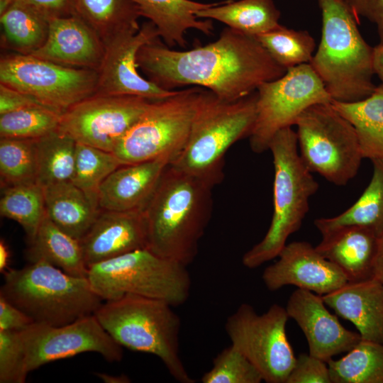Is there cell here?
<instances>
[{
  "label": "cell",
  "instance_id": "obj_35",
  "mask_svg": "<svg viewBox=\"0 0 383 383\" xmlns=\"http://www.w3.org/2000/svg\"><path fill=\"white\" fill-rule=\"evenodd\" d=\"M123 165L112 152L77 143L72 182L98 206L101 185L118 167Z\"/></svg>",
  "mask_w": 383,
  "mask_h": 383
},
{
  "label": "cell",
  "instance_id": "obj_37",
  "mask_svg": "<svg viewBox=\"0 0 383 383\" xmlns=\"http://www.w3.org/2000/svg\"><path fill=\"white\" fill-rule=\"evenodd\" d=\"M255 38L274 60L286 70L309 63L316 48L313 38L306 30H296L280 24Z\"/></svg>",
  "mask_w": 383,
  "mask_h": 383
},
{
  "label": "cell",
  "instance_id": "obj_24",
  "mask_svg": "<svg viewBox=\"0 0 383 383\" xmlns=\"http://www.w3.org/2000/svg\"><path fill=\"white\" fill-rule=\"evenodd\" d=\"M138 7L141 16L156 26L159 36L170 48L187 45L186 32L195 29L211 35L213 27L211 20L199 18L196 13L218 4L192 0H132Z\"/></svg>",
  "mask_w": 383,
  "mask_h": 383
},
{
  "label": "cell",
  "instance_id": "obj_31",
  "mask_svg": "<svg viewBox=\"0 0 383 383\" xmlns=\"http://www.w3.org/2000/svg\"><path fill=\"white\" fill-rule=\"evenodd\" d=\"M74 15L106 44L126 31H138L141 14L132 0H74Z\"/></svg>",
  "mask_w": 383,
  "mask_h": 383
},
{
  "label": "cell",
  "instance_id": "obj_30",
  "mask_svg": "<svg viewBox=\"0 0 383 383\" xmlns=\"http://www.w3.org/2000/svg\"><path fill=\"white\" fill-rule=\"evenodd\" d=\"M1 44L18 53L30 55L46 41L50 20L26 0H15L0 13Z\"/></svg>",
  "mask_w": 383,
  "mask_h": 383
},
{
  "label": "cell",
  "instance_id": "obj_33",
  "mask_svg": "<svg viewBox=\"0 0 383 383\" xmlns=\"http://www.w3.org/2000/svg\"><path fill=\"white\" fill-rule=\"evenodd\" d=\"M77 142L55 131L36 140L37 183L43 188L72 181L75 165Z\"/></svg>",
  "mask_w": 383,
  "mask_h": 383
},
{
  "label": "cell",
  "instance_id": "obj_45",
  "mask_svg": "<svg viewBox=\"0 0 383 383\" xmlns=\"http://www.w3.org/2000/svg\"><path fill=\"white\" fill-rule=\"evenodd\" d=\"M49 20L74 15V0H26Z\"/></svg>",
  "mask_w": 383,
  "mask_h": 383
},
{
  "label": "cell",
  "instance_id": "obj_11",
  "mask_svg": "<svg viewBox=\"0 0 383 383\" xmlns=\"http://www.w3.org/2000/svg\"><path fill=\"white\" fill-rule=\"evenodd\" d=\"M289 318L286 308L277 304L261 315L252 306L242 304L225 323L231 345L267 383H286L296 362L286 333Z\"/></svg>",
  "mask_w": 383,
  "mask_h": 383
},
{
  "label": "cell",
  "instance_id": "obj_9",
  "mask_svg": "<svg viewBox=\"0 0 383 383\" xmlns=\"http://www.w3.org/2000/svg\"><path fill=\"white\" fill-rule=\"evenodd\" d=\"M204 89H181L170 97L151 101L113 152L123 165L162 156L174 160L187 143Z\"/></svg>",
  "mask_w": 383,
  "mask_h": 383
},
{
  "label": "cell",
  "instance_id": "obj_34",
  "mask_svg": "<svg viewBox=\"0 0 383 383\" xmlns=\"http://www.w3.org/2000/svg\"><path fill=\"white\" fill-rule=\"evenodd\" d=\"M0 213L19 223L31 240L46 216L43 188L36 182L4 188Z\"/></svg>",
  "mask_w": 383,
  "mask_h": 383
},
{
  "label": "cell",
  "instance_id": "obj_40",
  "mask_svg": "<svg viewBox=\"0 0 383 383\" xmlns=\"http://www.w3.org/2000/svg\"><path fill=\"white\" fill-rule=\"evenodd\" d=\"M27 375L20 331L0 330V382L23 383Z\"/></svg>",
  "mask_w": 383,
  "mask_h": 383
},
{
  "label": "cell",
  "instance_id": "obj_41",
  "mask_svg": "<svg viewBox=\"0 0 383 383\" xmlns=\"http://www.w3.org/2000/svg\"><path fill=\"white\" fill-rule=\"evenodd\" d=\"M286 383H331L327 362L302 353L296 358Z\"/></svg>",
  "mask_w": 383,
  "mask_h": 383
},
{
  "label": "cell",
  "instance_id": "obj_16",
  "mask_svg": "<svg viewBox=\"0 0 383 383\" xmlns=\"http://www.w3.org/2000/svg\"><path fill=\"white\" fill-rule=\"evenodd\" d=\"M159 33L151 21L138 31L122 33L105 44V52L97 71L96 94L136 96L157 101L175 94L178 90L164 89L142 77L136 57L140 48L157 38Z\"/></svg>",
  "mask_w": 383,
  "mask_h": 383
},
{
  "label": "cell",
  "instance_id": "obj_2",
  "mask_svg": "<svg viewBox=\"0 0 383 383\" xmlns=\"http://www.w3.org/2000/svg\"><path fill=\"white\" fill-rule=\"evenodd\" d=\"M213 188L170 164L143 209L147 248L187 267L191 264L211 216Z\"/></svg>",
  "mask_w": 383,
  "mask_h": 383
},
{
  "label": "cell",
  "instance_id": "obj_38",
  "mask_svg": "<svg viewBox=\"0 0 383 383\" xmlns=\"http://www.w3.org/2000/svg\"><path fill=\"white\" fill-rule=\"evenodd\" d=\"M61 113L43 105L0 115V137L38 139L55 131Z\"/></svg>",
  "mask_w": 383,
  "mask_h": 383
},
{
  "label": "cell",
  "instance_id": "obj_36",
  "mask_svg": "<svg viewBox=\"0 0 383 383\" xmlns=\"http://www.w3.org/2000/svg\"><path fill=\"white\" fill-rule=\"evenodd\" d=\"M36 140L1 138V188L37 182Z\"/></svg>",
  "mask_w": 383,
  "mask_h": 383
},
{
  "label": "cell",
  "instance_id": "obj_14",
  "mask_svg": "<svg viewBox=\"0 0 383 383\" xmlns=\"http://www.w3.org/2000/svg\"><path fill=\"white\" fill-rule=\"evenodd\" d=\"M151 101L136 96L94 94L63 112L56 131L77 143L113 152Z\"/></svg>",
  "mask_w": 383,
  "mask_h": 383
},
{
  "label": "cell",
  "instance_id": "obj_6",
  "mask_svg": "<svg viewBox=\"0 0 383 383\" xmlns=\"http://www.w3.org/2000/svg\"><path fill=\"white\" fill-rule=\"evenodd\" d=\"M168 303L134 294L105 301L94 313L121 346L152 354L181 383L195 381L179 355L181 319Z\"/></svg>",
  "mask_w": 383,
  "mask_h": 383
},
{
  "label": "cell",
  "instance_id": "obj_17",
  "mask_svg": "<svg viewBox=\"0 0 383 383\" xmlns=\"http://www.w3.org/2000/svg\"><path fill=\"white\" fill-rule=\"evenodd\" d=\"M278 257L277 262L265 269L262 276L270 291L294 285L323 296L348 282L341 270L308 242L286 244Z\"/></svg>",
  "mask_w": 383,
  "mask_h": 383
},
{
  "label": "cell",
  "instance_id": "obj_3",
  "mask_svg": "<svg viewBox=\"0 0 383 383\" xmlns=\"http://www.w3.org/2000/svg\"><path fill=\"white\" fill-rule=\"evenodd\" d=\"M322 30L309 64L333 100L352 102L369 96L372 81L373 48L361 35L356 18L343 0H318Z\"/></svg>",
  "mask_w": 383,
  "mask_h": 383
},
{
  "label": "cell",
  "instance_id": "obj_49",
  "mask_svg": "<svg viewBox=\"0 0 383 383\" xmlns=\"http://www.w3.org/2000/svg\"><path fill=\"white\" fill-rule=\"evenodd\" d=\"M96 375L106 383H128L131 382L130 378L126 374L112 375L105 373H98Z\"/></svg>",
  "mask_w": 383,
  "mask_h": 383
},
{
  "label": "cell",
  "instance_id": "obj_25",
  "mask_svg": "<svg viewBox=\"0 0 383 383\" xmlns=\"http://www.w3.org/2000/svg\"><path fill=\"white\" fill-rule=\"evenodd\" d=\"M46 214L62 231L80 240L99 209L72 181L43 187Z\"/></svg>",
  "mask_w": 383,
  "mask_h": 383
},
{
  "label": "cell",
  "instance_id": "obj_21",
  "mask_svg": "<svg viewBox=\"0 0 383 383\" xmlns=\"http://www.w3.org/2000/svg\"><path fill=\"white\" fill-rule=\"evenodd\" d=\"M171 161L170 156H162L120 166L101 185L99 209L116 211L143 210Z\"/></svg>",
  "mask_w": 383,
  "mask_h": 383
},
{
  "label": "cell",
  "instance_id": "obj_47",
  "mask_svg": "<svg viewBox=\"0 0 383 383\" xmlns=\"http://www.w3.org/2000/svg\"><path fill=\"white\" fill-rule=\"evenodd\" d=\"M374 277L383 283V233L379 240L378 250L374 264Z\"/></svg>",
  "mask_w": 383,
  "mask_h": 383
},
{
  "label": "cell",
  "instance_id": "obj_23",
  "mask_svg": "<svg viewBox=\"0 0 383 383\" xmlns=\"http://www.w3.org/2000/svg\"><path fill=\"white\" fill-rule=\"evenodd\" d=\"M379 238L368 227L348 226L322 236L316 249L341 270L348 282H358L374 277Z\"/></svg>",
  "mask_w": 383,
  "mask_h": 383
},
{
  "label": "cell",
  "instance_id": "obj_20",
  "mask_svg": "<svg viewBox=\"0 0 383 383\" xmlns=\"http://www.w3.org/2000/svg\"><path fill=\"white\" fill-rule=\"evenodd\" d=\"M105 44L95 31L77 16L50 20L45 43L30 54L64 66L98 71Z\"/></svg>",
  "mask_w": 383,
  "mask_h": 383
},
{
  "label": "cell",
  "instance_id": "obj_44",
  "mask_svg": "<svg viewBox=\"0 0 383 383\" xmlns=\"http://www.w3.org/2000/svg\"><path fill=\"white\" fill-rule=\"evenodd\" d=\"M38 105L42 104L33 97L0 84V115Z\"/></svg>",
  "mask_w": 383,
  "mask_h": 383
},
{
  "label": "cell",
  "instance_id": "obj_43",
  "mask_svg": "<svg viewBox=\"0 0 383 383\" xmlns=\"http://www.w3.org/2000/svg\"><path fill=\"white\" fill-rule=\"evenodd\" d=\"M17 306L0 296V330L21 331L33 323Z\"/></svg>",
  "mask_w": 383,
  "mask_h": 383
},
{
  "label": "cell",
  "instance_id": "obj_1",
  "mask_svg": "<svg viewBox=\"0 0 383 383\" xmlns=\"http://www.w3.org/2000/svg\"><path fill=\"white\" fill-rule=\"evenodd\" d=\"M136 62L148 80L164 89L199 87L225 101L245 98L287 71L255 37L229 27L215 41L183 51L159 38L140 48Z\"/></svg>",
  "mask_w": 383,
  "mask_h": 383
},
{
  "label": "cell",
  "instance_id": "obj_39",
  "mask_svg": "<svg viewBox=\"0 0 383 383\" xmlns=\"http://www.w3.org/2000/svg\"><path fill=\"white\" fill-rule=\"evenodd\" d=\"M203 383H260L256 367L231 344L213 359L212 367L201 378Z\"/></svg>",
  "mask_w": 383,
  "mask_h": 383
},
{
  "label": "cell",
  "instance_id": "obj_7",
  "mask_svg": "<svg viewBox=\"0 0 383 383\" xmlns=\"http://www.w3.org/2000/svg\"><path fill=\"white\" fill-rule=\"evenodd\" d=\"M273 157V213L264 238L242 257L243 265L256 268L278 257L288 237L296 232L309 211V198L318 184L298 151L297 135L292 127L279 131L269 146Z\"/></svg>",
  "mask_w": 383,
  "mask_h": 383
},
{
  "label": "cell",
  "instance_id": "obj_29",
  "mask_svg": "<svg viewBox=\"0 0 383 383\" xmlns=\"http://www.w3.org/2000/svg\"><path fill=\"white\" fill-rule=\"evenodd\" d=\"M371 180L360 198L338 216L319 218L314 225L321 235L348 226H362L372 229L378 235L383 233V160H371Z\"/></svg>",
  "mask_w": 383,
  "mask_h": 383
},
{
  "label": "cell",
  "instance_id": "obj_22",
  "mask_svg": "<svg viewBox=\"0 0 383 383\" xmlns=\"http://www.w3.org/2000/svg\"><path fill=\"white\" fill-rule=\"evenodd\" d=\"M326 306L350 321L361 339L383 344V283L373 277L348 282L321 296Z\"/></svg>",
  "mask_w": 383,
  "mask_h": 383
},
{
  "label": "cell",
  "instance_id": "obj_8",
  "mask_svg": "<svg viewBox=\"0 0 383 383\" xmlns=\"http://www.w3.org/2000/svg\"><path fill=\"white\" fill-rule=\"evenodd\" d=\"M87 278L104 301L134 294L159 299L172 306L187 301L192 286L187 266L148 248L92 265Z\"/></svg>",
  "mask_w": 383,
  "mask_h": 383
},
{
  "label": "cell",
  "instance_id": "obj_27",
  "mask_svg": "<svg viewBox=\"0 0 383 383\" xmlns=\"http://www.w3.org/2000/svg\"><path fill=\"white\" fill-rule=\"evenodd\" d=\"M196 16L220 21L231 28L257 37L279 25L280 12L273 0H227L200 10Z\"/></svg>",
  "mask_w": 383,
  "mask_h": 383
},
{
  "label": "cell",
  "instance_id": "obj_13",
  "mask_svg": "<svg viewBox=\"0 0 383 383\" xmlns=\"http://www.w3.org/2000/svg\"><path fill=\"white\" fill-rule=\"evenodd\" d=\"M97 72L59 65L31 55L1 57L0 84L61 113L96 91Z\"/></svg>",
  "mask_w": 383,
  "mask_h": 383
},
{
  "label": "cell",
  "instance_id": "obj_12",
  "mask_svg": "<svg viewBox=\"0 0 383 383\" xmlns=\"http://www.w3.org/2000/svg\"><path fill=\"white\" fill-rule=\"evenodd\" d=\"M256 94L257 116L249 136L255 153L268 150L276 133L294 125L306 109L333 100L309 63L289 68L280 77L262 83Z\"/></svg>",
  "mask_w": 383,
  "mask_h": 383
},
{
  "label": "cell",
  "instance_id": "obj_5",
  "mask_svg": "<svg viewBox=\"0 0 383 383\" xmlns=\"http://www.w3.org/2000/svg\"><path fill=\"white\" fill-rule=\"evenodd\" d=\"M256 116V91L225 101L204 89L187 143L170 165L214 187L224 177L226 152L235 142L250 136Z\"/></svg>",
  "mask_w": 383,
  "mask_h": 383
},
{
  "label": "cell",
  "instance_id": "obj_46",
  "mask_svg": "<svg viewBox=\"0 0 383 383\" xmlns=\"http://www.w3.org/2000/svg\"><path fill=\"white\" fill-rule=\"evenodd\" d=\"M373 70L383 85V43L373 48Z\"/></svg>",
  "mask_w": 383,
  "mask_h": 383
},
{
  "label": "cell",
  "instance_id": "obj_26",
  "mask_svg": "<svg viewBox=\"0 0 383 383\" xmlns=\"http://www.w3.org/2000/svg\"><path fill=\"white\" fill-rule=\"evenodd\" d=\"M26 257L29 262L44 261L74 277L88 275L80 241L60 229L47 214L28 241Z\"/></svg>",
  "mask_w": 383,
  "mask_h": 383
},
{
  "label": "cell",
  "instance_id": "obj_32",
  "mask_svg": "<svg viewBox=\"0 0 383 383\" xmlns=\"http://www.w3.org/2000/svg\"><path fill=\"white\" fill-rule=\"evenodd\" d=\"M327 365L331 383H383V344L361 339L345 356Z\"/></svg>",
  "mask_w": 383,
  "mask_h": 383
},
{
  "label": "cell",
  "instance_id": "obj_4",
  "mask_svg": "<svg viewBox=\"0 0 383 383\" xmlns=\"http://www.w3.org/2000/svg\"><path fill=\"white\" fill-rule=\"evenodd\" d=\"M4 275L0 296L35 323L66 325L94 314L103 304L87 277L70 275L44 261L9 269Z\"/></svg>",
  "mask_w": 383,
  "mask_h": 383
},
{
  "label": "cell",
  "instance_id": "obj_28",
  "mask_svg": "<svg viewBox=\"0 0 383 383\" xmlns=\"http://www.w3.org/2000/svg\"><path fill=\"white\" fill-rule=\"evenodd\" d=\"M331 105L353 126L362 157L383 160V85L362 100Z\"/></svg>",
  "mask_w": 383,
  "mask_h": 383
},
{
  "label": "cell",
  "instance_id": "obj_48",
  "mask_svg": "<svg viewBox=\"0 0 383 383\" xmlns=\"http://www.w3.org/2000/svg\"><path fill=\"white\" fill-rule=\"evenodd\" d=\"M10 259V252L5 241L1 239L0 241V272L4 273L9 270Z\"/></svg>",
  "mask_w": 383,
  "mask_h": 383
},
{
  "label": "cell",
  "instance_id": "obj_50",
  "mask_svg": "<svg viewBox=\"0 0 383 383\" xmlns=\"http://www.w3.org/2000/svg\"><path fill=\"white\" fill-rule=\"evenodd\" d=\"M15 0H0V13H3Z\"/></svg>",
  "mask_w": 383,
  "mask_h": 383
},
{
  "label": "cell",
  "instance_id": "obj_18",
  "mask_svg": "<svg viewBox=\"0 0 383 383\" xmlns=\"http://www.w3.org/2000/svg\"><path fill=\"white\" fill-rule=\"evenodd\" d=\"M285 308L289 317L303 331L309 354L326 362L336 355L348 352L361 340L359 333L345 328L327 309L322 296L314 292L295 290Z\"/></svg>",
  "mask_w": 383,
  "mask_h": 383
},
{
  "label": "cell",
  "instance_id": "obj_15",
  "mask_svg": "<svg viewBox=\"0 0 383 383\" xmlns=\"http://www.w3.org/2000/svg\"><path fill=\"white\" fill-rule=\"evenodd\" d=\"M27 374L47 363L87 352L109 362L123 358V350L106 331L95 314L60 326L33 323L20 331Z\"/></svg>",
  "mask_w": 383,
  "mask_h": 383
},
{
  "label": "cell",
  "instance_id": "obj_10",
  "mask_svg": "<svg viewBox=\"0 0 383 383\" xmlns=\"http://www.w3.org/2000/svg\"><path fill=\"white\" fill-rule=\"evenodd\" d=\"M294 125L299 155L309 171L337 186L357 175L363 157L355 131L331 103L309 107Z\"/></svg>",
  "mask_w": 383,
  "mask_h": 383
},
{
  "label": "cell",
  "instance_id": "obj_19",
  "mask_svg": "<svg viewBox=\"0 0 383 383\" xmlns=\"http://www.w3.org/2000/svg\"><path fill=\"white\" fill-rule=\"evenodd\" d=\"M79 241L88 268L123 254L147 248L144 211L100 209L93 224Z\"/></svg>",
  "mask_w": 383,
  "mask_h": 383
},
{
  "label": "cell",
  "instance_id": "obj_42",
  "mask_svg": "<svg viewBox=\"0 0 383 383\" xmlns=\"http://www.w3.org/2000/svg\"><path fill=\"white\" fill-rule=\"evenodd\" d=\"M357 18L362 16L375 24L383 43V0H343Z\"/></svg>",
  "mask_w": 383,
  "mask_h": 383
}]
</instances>
